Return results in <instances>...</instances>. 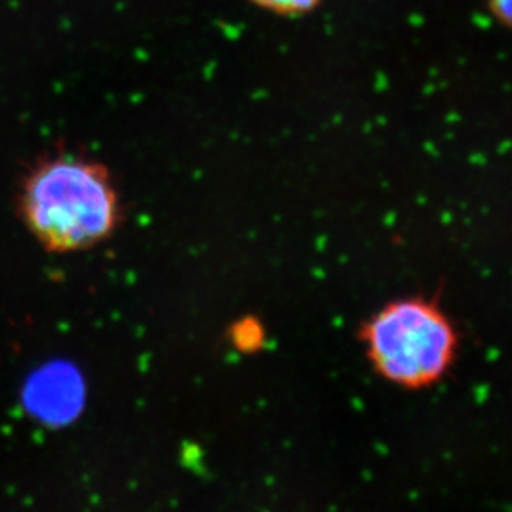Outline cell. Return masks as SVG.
I'll use <instances>...</instances> for the list:
<instances>
[{"instance_id": "3957f363", "label": "cell", "mask_w": 512, "mask_h": 512, "mask_svg": "<svg viewBox=\"0 0 512 512\" xmlns=\"http://www.w3.org/2000/svg\"><path fill=\"white\" fill-rule=\"evenodd\" d=\"M24 404L32 416L44 423H65L79 409V388L72 376L49 368L27 383Z\"/></svg>"}, {"instance_id": "8992f818", "label": "cell", "mask_w": 512, "mask_h": 512, "mask_svg": "<svg viewBox=\"0 0 512 512\" xmlns=\"http://www.w3.org/2000/svg\"><path fill=\"white\" fill-rule=\"evenodd\" d=\"M491 10L504 25L512 29V0H489Z\"/></svg>"}, {"instance_id": "277c9868", "label": "cell", "mask_w": 512, "mask_h": 512, "mask_svg": "<svg viewBox=\"0 0 512 512\" xmlns=\"http://www.w3.org/2000/svg\"><path fill=\"white\" fill-rule=\"evenodd\" d=\"M232 340L240 351H255L265 340L263 328L255 320H243L235 325L232 331Z\"/></svg>"}, {"instance_id": "7a4b0ae2", "label": "cell", "mask_w": 512, "mask_h": 512, "mask_svg": "<svg viewBox=\"0 0 512 512\" xmlns=\"http://www.w3.org/2000/svg\"><path fill=\"white\" fill-rule=\"evenodd\" d=\"M366 355L384 380L408 389L438 383L453 365L458 335L434 301H391L361 330Z\"/></svg>"}, {"instance_id": "5b68a950", "label": "cell", "mask_w": 512, "mask_h": 512, "mask_svg": "<svg viewBox=\"0 0 512 512\" xmlns=\"http://www.w3.org/2000/svg\"><path fill=\"white\" fill-rule=\"evenodd\" d=\"M261 9L278 15H303L315 10L321 0H252Z\"/></svg>"}, {"instance_id": "6da1fadb", "label": "cell", "mask_w": 512, "mask_h": 512, "mask_svg": "<svg viewBox=\"0 0 512 512\" xmlns=\"http://www.w3.org/2000/svg\"><path fill=\"white\" fill-rule=\"evenodd\" d=\"M20 217L52 253L84 252L119 228L120 198L102 163L62 153L37 163L20 190Z\"/></svg>"}]
</instances>
